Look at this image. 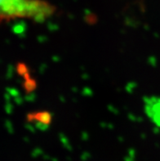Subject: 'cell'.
<instances>
[{
    "instance_id": "obj_1",
    "label": "cell",
    "mask_w": 160,
    "mask_h": 161,
    "mask_svg": "<svg viewBox=\"0 0 160 161\" xmlns=\"http://www.w3.org/2000/svg\"><path fill=\"white\" fill-rule=\"evenodd\" d=\"M53 12L54 7L42 0H0V21L17 18L42 20Z\"/></svg>"
},
{
    "instance_id": "obj_2",
    "label": "cell",
    "mask_w": 160,
    "mask_h": 161,
    "mask_svg": "<svg viewBox=\"0 0 160 161\" xmlns=\"http://www.w3.org/2000/svg\"><path fill=\"white\" fill-rule=\"evenodd\" d=\"M156 123H157V124H158L160 125V120H158V121H157L156 122Z\"/></svg>"
}]
</instances>
